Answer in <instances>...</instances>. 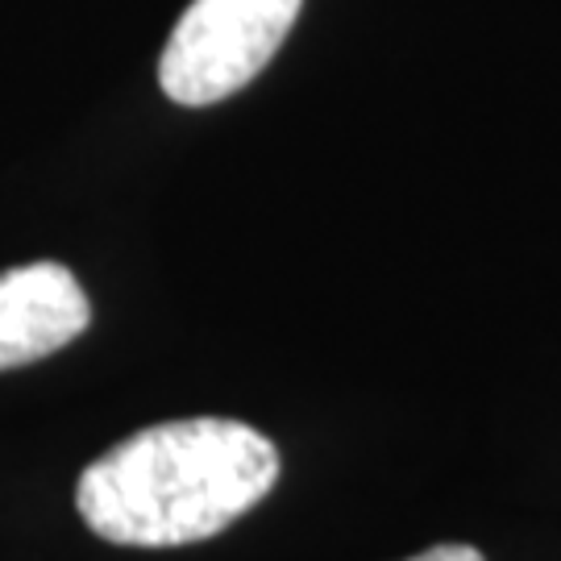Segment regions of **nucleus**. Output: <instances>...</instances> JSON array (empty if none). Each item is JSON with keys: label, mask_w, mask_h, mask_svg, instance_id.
<instances>
[{"label": "nucleus", "mask_w": 561, "mask_h": 561, "mask_svg": "<svg viewBox=\"0 0 561 561\" xmlns=\"http://www.w3.org/2000/svg\"><path fill=\"white\" fill-rule=\"evenodd\" d=\"M279 479L259 428L221 416L141 428L80 474L83 524L113 545L171 549L225 533Z\"/></svg>", "instance_id": "1"}, {"label": "nucleus", "mask_w": 561, "mask_h": 561, "mask_svg": "<svg viewBox=\"0 0 561 561\" xmlns=\"http://www.w3.org/2000/svg\"><path fill=\"white\" fill-rule=\"evenodd\" d=\"M412 561H486L474 549V545H437V549H428V553H421V558Z\"/></svg>", "instance_id": "4"}, {"label": "nucleus", "mask_w": 561, "mask_h": 561, "mask_svg": "<svg viewBox=\"0 0 561 561\" xmlns=\"http://www.w3.org/2000/svg\"><path fill=\"white\" fill-rule=\"evenodd\" d=\"M92 308L59 262H30L0 275V370L30 366L80 337Z\"/></svg>", "instance_id": "3"}, {"label": "nucleus", "mask_w": 561, "mask_h": 561, "mask_svg": "<svg viewBox=\"0 0 561 561\" xmlns=\"http://www.w3.org/2000/svg\"><path fill=\"white\" fill-rule=\"evenodd\" d=\"M304 0H192L162 46L159 83L175 104H217L259 76Z\"/></svg>", "instance_id": "2"}]
</instances>
